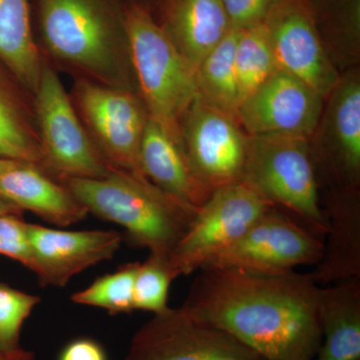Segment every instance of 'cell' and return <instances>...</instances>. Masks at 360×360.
Listing matches in <instances>:
<instances>
[{
  "mask_svg": "<svg viewBox=\"0 0 360 360\" xmlns=\"http://www.w3.org/2000/svg\"><path fill=\"white\" fill-rule=\"evenodd\" d=\"M319 288L310 274L202 269L181 307L262 359L314 360L321 343Z\"/></svg>",
  "mask_w": 360,
  "mask_h": 360,
  "instance_id": "obj_1",
  "label": "cell"
},
{
  "mask_svg": "<svg viewBox=\"0 0 360 360\" xmlns=\"http://www.w3.org/2000/svg\"><path fill=\"white\" fill-rule=\"evenodd\" d=\"M30 2L33 35L44 65L73 80L139 94L127 30V0Z\"/></svg>",
  "mask_w": 360,
  "mask_h": 360,
  "instance_id": "obj_2",
  "label": "cell"
},
{
  "mask_svg": "<svg viewBox=\"0 0 360 360\" xmlns=\"http://www.w3.org/2000/svg\"><path fill=\"white\" fill-rule=\"evenodd\" d=\"M60 184L87 212L120 225L130 240L167 259L195 217L146 177L111 169L101 179H63Z\"/></svg>",
  "mask_w": 360,
  "mask_h": 360,
  "instance_id": "obj_3",
  "label": "cell"
},
{
  "mask_svg": "<svg viewBox=\"0 0 360 360\" xmlns=\"http://www.w3.org/2000/svg\"><path fill=\"white\" fill-rule=\"evenodd\" d=\"M132 65L149 117L181 142L182 118L198 96L195 73L148 9L127 4Z\"/></svg>",
  "mask_w": 360,
  "mask_h": 360,
  "instance_id": "obj_4",
  "label": "cell"
},
{
  "mask_svg": "<svg viewBox=\"0 0 360 360\" xmlns=\"http://www.w3.org/2000/svg\"><path fill=\"white\" fill-rule=\"evenodd\" d=\"M317 238L328 229L309 139L250 136L243 179Z\"/></svg>",
  "mask_w": 360,
  "mask_h": 360,
  "instance_id": "obj_5",
  "label": "cell"
},
{
  "mask_svg": "<svg viewBox=\"0 0 360 360\" xmlns=\"http://www.w3.org/2000/svg\"><path fill=\"white\" fill-rule=\"evenodd\" d=\"M71 103L85 131L112 169L144 176L141 148L148 110L139 94L89 80H73Z\"/></svg>",
  "mask_w": 360,
  "mask_h": 360,
  "instance_id": "obj_6",
  "label": "cell"
},
{
  "mask_svg": "<svg viewBox=\"0 0 360 360\" xmlns=\"http://www.w3.org/2000/svg\"><path fill=\"white\" fill-rule=\"evenodd\" d=\"M34 105L44 172L58 181L110 174L112 168L90 141L59 73L45 65Z\"/></svg>",
  "mask_w": 360,
  "mask_h": 360,
  "instance_id": "obj_7",
  "label": "cell"
},
{
  "mask_svg": "<svg viewBox=\"0 0 360 360\" xmlns=\"http://www.w3.org/2000/svg\"><path fill=\"white\" fill-rule=\"evenodd\" d=\"M271 207L274 206L243 181L215 189L198 208L191 226L168 258L174 276L200 271Z\"/></svg>",
  "mask_w": 360,
  "mask_h": 360,
  "instance_id": "obj_8",
  "label": "cell"
},
{
  "mask_svg": "<svg viewBox=\"0 0 360 360\" xmlns=\"http://www.w3.org/2000/svg\"><path fill=\"white\" fill-rule=\"evenodd\" d=\"M323 241L292 217L271 207L241 238L202 269L281 276L321 259Z\"/></svg>",
  "mask_w": 360,
  "mask_h": 360,
  "instance_id": "obj_9",
  "label": "cell"
},
{
  "mask_svg": "<svg viewBox=\"0 0 360 360\" xmlns=\"http://www.w3.org/2000/svg\"><path fill=\"white\" fill-rule=\"evenodd\" d=\"M309 143L319 179L328 189H360L359 68L341 73Z\"/></svg>",
  "mask_w": 360,
  "mask_h": 360,
  "instance_id": "obj_10",
  "label": "cell"
},
{
  "mask_svg": "<svg viewBox=\"0 0 360 360\" xmlns=\"http://www.w3.org/2000/svg\"><path fill=\"white\" fill-rule=\"evenodd\" d=\"M124 360H264L184 307H168L137 329Z\"/></svg>",
  "mask_w": 360,
  "mask_h": 360,
  "instance_id": "obj_11",
  "label": "cell"
},
{
  "mask_svg": "<svg viewBox=\"0 0 360 360\" xmlns=\"http://www.w3.org/2000/svg\"><path fill=\"white\" fill-rule=\"evenodd\" d=\"M180 137L194 172L212 193L241 181L250 135L236 116L196 96L182 118Z\"/></svg>",
  "mask_w": 360,
  "mask_h": 360,
  "instance_id": "obj_12",
  "label": "cell"
},
{
  "mask_svg": "<svg viewBox=\"0 0 360 360\" xmlns=\"http://www.w3.org/2000/svg\"><path fill=\"white\" fill-rule=\"evenodd\" d=\"M276 65L326 99L341 73L331 63L304 0H278L264 21Z\"/></svg>",
  "mask_w": 360,
  "mask_h": 360,
  "instance_id": "obj_13",
  "label": "cell"
},
{
  "mask_svg": "<svg viewBox=\"0 0 360 360\" xmlns=\"http://www.w3.org/2000/svg\"><path fill=\"white\" fill-rule=\"evenodd\" d=\"M323 103L311 87L277 68L240 103L236 117L250 136L310 139Z\"/></svg>",
  "mask_w": 360,
  "mask_h": 360,
  "instance_id": "obj_14",
  "label": "cell"
},
{
  "mask_svg": "<svg viewBox=\"0 0 360 360\" xmlns=\"http://www.w3.org/2000/svg\"><path fill=\"white\" fill-rule=\"evenodd\" d=\"M32 269L41 285L63 288L89 267L112 259L123 236L115 231H63L27 224Z\"/></svg>",
  "mask_w": 360,
  "mask_h": 360,
  "instance_id": "obj_15",
  "label": "cell"
},
{
  "mask_svg": "<svg viewBox=\"0 0 360 360\" xmlns=\"http://www.w3.org/2000/svg\"><path fill=\"white\" fill-rule=\"evenodd\" d=\"M0 198L21 212L28 210L61 227L82 221L89 214L63 184L26 161L0 158Z\"/></svg>",
  "mask_w": 360,
  "mask_h": 360,
  "instance_id": "obj_16",
  "label": "cell"
},
{
  "mask_svg": "<svg viewBox=\"0 0 360 360\" xmlns=\"http://www.w3.org/2000/svg\"><path fill=\"white\" fill-rule=\"evenodd\" d=\"M322 207L328 229L312 278L319 286L360 278V189H328Z\"/></svg>",
  "mask_w": 360,
  "mask_h": 360,
  "instance_id": "obj_17",
  "label": "cell"
},
{
  "mask_svg": "<svg viewBox=\"0 0 360 360\" xmlns=\"http://www.w3.org/2000/svg\"><path fill=\"white\" fill-rule=\"evenodd\" d=\"M158 22L194 73L231 30L222 0H162Z\"/></svg>",
  "mask_w": 360,
  "mask_h": 360,
  "instance_id": "obj_18",
  "label": "cell"
},
{
  "mask_svg": "<svg viewBox=\"0 0 360 360\" xmlns=\"http://www.w3.org/2000/svg\"><path fill=\"white\" fill-rule=\"evenodd\" d=\"M141 163L149 181L189 207L198 210L212 195L191 167L182 143L150 117L142 139Z\"/></svg>",
  "mask_w": 360,
  "mask_h": 360,
  "instance_id": "obj_19",
  "label": "cell"
},
{
  "mask_svg": "<svg viewBox=\"0 0 360 360\" xmlns=\"http://www.w3.org/2000/svg\"><path fill=\"white\" fill-rule=\"evenodd\" d=\"M321 343L314 360H360V278L321 286Z\"/></svg>",
  "mask_w": 360,
  "mask_h": 360,
  "instance_id": "obj_20",
  "label": "cell"
},
{
  "mask_svg": "<svg viewBox=\"0 0 360 360\" xmlns=\"http://www.w3.org/2000/svg\"><path fill=\"white\" fill-rule=\"evenodd\" d=\"M0 158L41 168L34 94L0 63Z\"/></svg>",
  "mask_w": 360,
  "mask_h": 360,
  "instance_id": "obj_21",
  "label": "cell"
},
{
  "mask_svg": "<svg viewBox=\"0 0 360 360\" xmlns=\"http://www.w3.org/2000/svg\"><path fill=\"white\" fill-rule=\"evenodd\" d=\"M0 63L37 91L44 63L33 35L30 0H0Z\"/></svg>",
  "mask_w": 360,
  "mask_h": 360,
  "instance_id": "obj_22",
  "label": "cell"
},
{
  "mask_svg": "<svg viewBox=\"0 0 360 360\" xmlns=\"http://www.w3.org/2000/svg\"><path fill=\"white\" fill-rule=\"evenodd\" d=\"M329 58L340 73L359 68L360 0H304Z\"/></svg>",
  "mask_w": 360,
  "mask_h": 360,
  "instance_id": "obj_23",
  "label": "cell"
},
{
  "mask_svg": "<svg viewBox=\"0 0 360 360\" xmlns=\"http://www.w3.org/2000/svg\"><path fill=\"white\" fill-rule=\"evenodd\" d=\"M240 30L231 28L195 71L198 96L212 108L236 116L240 101L234 68V51Z\"/></svg>",
  "mask_w": 360,
  "mask_h": 360,
  "instance_id": "obj_24",
  "label": "cell"
},
{
  "mask_svg": "<svg viewBox=\"0 0 360 360\" xmlns=\"http://www.w3.org/2000/svg\"><path fill=\"white\" fill-rule=\"evenodd\" d=\"M234 68L240 103L277 70L264 23L239 32L234 51Z\"/></svg>",
  "mask_w": 360,
  "mask_h": 360,
  "instance_id": "obj_25",
  "label": "cell"
},
{
  "mask_svg": "<svg viewBox=\"0 0 360 360\" xmlns=\"http://www.w3.org/2000/svg\"><path fill=\"white\" fill-rule=\"evenodd\" d=\"M139 262L120 266L115 272L98 277L84 290L71 296L75 303L98 307L111 315L134 311V290L135 276Z\"/></svg>",
  "mask_w": 360,
  "mask_h": 360,
  "instance_id": "obj_26",
  "label": "cell"
},
{
  "mask_svg": "<svg viewBox=\"0 0 360 360\" xmlns=\"http://www.w3.org/2000/svg\"><path fill=\"white\" fill-rule=\"evenodd\" d=\"M174 279L167 259L149 255L146 262H139L134 281V310L153 314L167 310L168 292Z\"/></svg>",
  "mask_w": 360,
  "mask_h": 360,
  "instance_id": "obj_27",
  "label": "cell"
},
{
  "mask_svg": "<svg viewBox=\"0 0 360 360\" xmlns=\"http://www.w3.org/2000/svg\"><path fill=\"white\" fill-rule=\"evenodd\" d=\"M40 300L39 296L0 283V348L20 347L23 324Z\"/></svg>",
  "mask_w": 360,
  "mask_h": 360,
  "instance_id": "obj_28",
  "label": "cell"
},
{
  "mask_svg": "<svg viewBox=\"0 0 360 360\" xmlns=\"http://www.w3.org/2000/svg\"><path fill=\"white\" fill-rule=\"evenodd\" d=\"M0 255L32 269V255L27 224L20 214L0 213Z\"/></svg>",
  "mask_w": 360,
  "mask_h": 360,
  "instance_id": "obj_29",
  "label": "cell"
},
{
  "mask_svg": "<svg viewBox=\"0 0 360 360\" xmlns=\"http://www.w3.org/2000/svg\"><path fill=\"white\" fill-rule=\"evenodd\" d=\"M278 0H222L231 28L245 30L262 25Z\"/></svg>",
  "mask_w": 360,
  "mask_h": 360,
  "instance_id": "obj_30",
  "label": "cell"
},
{
  "mask_svg": "<svg viewBox=\"0 0 360 360\" xmlns=\"http://www.w3.org/2000/svg\"><path fill=\"white\" fill-rule=\"evenodd\" d=\"M58 360H108L101 343L89 338L70 341L63 347Z\"/></svg>",
  "mask_w": 360,
  "mask_h": 360,
  "instance_id": "obj_31",
  "label": "cell"
},
{
  "mask_svg": "<svg viewBox=\"0 0 360 360\" xmlns=\"http://www.w3.org/2000/svg\"><path fill=\"white\" fill-rule=\"evenodd\" d=\"M0 360H35V354L21 347L13 349L0 348Z\"/></svg>",
  "mask_w": 360,
  "mask_h": 360,
  "instance_id": "obj_32",
  "label": "cell"
},
{
  "mask_svg": "<svg viewBox=\"0 0 360 360\" xmlns=\"http://www.w3.org/2000/svg\"><path fill=\"white\" fill-rule=\"evenodd\" d=\"M129 4H136V6L148 9L153 13V7H158L162 0H127Z\"/></svg>",
  "mask_w": 360,
  "mask_h": 360,
  "instance_id": "obj_33",
  "label": "cell"
},
{
  "mask_svg": "<svg viewBox=\"0 0 360 360\" xmlns=\"http://www.w3.org/2000/svg\"><path fill=\"white\" fill-rule=\"evenodd\" d=\"M0 213H14V214L22 215V212L20 210L1 198H0Z\"/></svg>",
  "mask_w": 360,
  "mask_h": 360,
  "instance_id": "obj_34",
  "label": "cell"
},
{
  "mask_svg": "<svg viewBox=\"0 0 360 360\" xmlns=\"http://www.w3.org/2000/svg\"></svg>",
  "mask_w": 360,
  "mask_h": 360,
  "instance_id": "obj_35",
  "label": "cell"
}]
</instances>
